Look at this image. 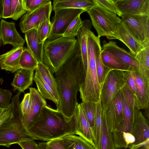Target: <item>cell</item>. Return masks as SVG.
<instances>
[{
  "mask_svg": "<svg viewBox=\"0 0 149 149\" xmlns=\"http://www.w3.org/2000/svg\"><path fill=\"white\" fill-rule=\"evenodd\" d=\"M134 81L135 96L140 110L149 108V79L138 72L130 70Z\"/></svg>",
  "mask_w": 149,
  "mask_h": 149,
  "instance_id": "12",
  "label": "cell"
},
{
  "mask_svg": "<svg viewBox=\"0 0 149 149\" xmlns=\"http://www.w3.org/2000/svg\"><path fill=\"white\" fill-rule=\"evenodd\" d=\"M86 12L99 38L105 36L109 39L121 21L116 14L96 4Z\"/></svg>",
  "mask_w": 149,
  "mask_h": 149,
  "instance_id": "5",
  "label": "cell"
},
{
  "mask_svg": "<svg viewBox=\"0 0 149 149\" xmlns=\"http://www.w3.org/2000/svg\"><path fill=\"white\" fill-rule=\"evenodd\" d=\"M148 120L141 111L132 120L131 134L135 139L134 144H138L149 139Z\"/></svg>",
  "mask_w": 149,
  "mask_h": 149,
  "instance_id": "17",
  "label": "cell"
},
{
  "mask_svg": "<svg viewBox=\"0 0 149 149\" xmlns=\"http://www.w3.org/2000/svg\"><path fill=\"white\" fill-rule=\"evenodd\" d=\"M31 101L30 111L27 115L22 116L23 124L26 130L34 122L39 115L43 108L47 105L45 100L35 88H29Z\"/></svg>",
  "mask_w": 149,
  "mask_h": 149,
  "instance_id": "14",
  "label": "cell"
},
{
  "mask_svg": "<svg viewBox=\"0 0 149 149\" xmlns=\"http://www.w3.org/2000/svg\"><path fill=\"white\" fill-rule=\"evenodd\" d=\"M77 48V40L63 36L46 40L43 46V63L55 73L72 56Z\"/></svg>",
  "mask_w": 149,
  "mask_h": 149,
  "instance_id": "4",
  "label": "cell"
},
{
  "mask_svg": "<svg viewBox=\"0 0 149 149\" xmlns=\"http://www.w3.org/2000/svg\"><path fill=\"white\" fill-rule=\"evenodd\" d=\"M92 24L89 20L83 21V24L80 28L76 36L77 42L81 53L86 73L87 66V33L91 30Z\"/></svg>",
  "mask_w": 149,
  "mask_h": 149,
  "instance_id": "20",
  "label": "cell"
},
{
  "mask_svg": "<svg viewBox=\"0 0 149 149\" xmlns=\"http://www.w3.org/2000/svg\"><path fill=\"white\" fill-rule=\"evenodd\" d=\"M102 109L100 101L96 103V111L95 120L94 137L95 149H100L102 129Z\"/></svg>",
  "mask_w": 149,
  "mask_h": 149,
  "instance_id": "30",
  "label": "cell"
},
{
  "mask_svg": "<svg viewBox=\"0 0 149 149\" xmlns=\"http://www.w3.org/2000/svg\"><path fill=\"white\" fill-rule=\"evenodd\" d=\"M48 149H65L62 138H58L46 142Z\"/></svg>",
  "mask_w": 149,
  "mask_h": 149,
  "instance_id": "44",
  "label": "cell"
},
{
  "mask_svg": "<svg viewBox=\"0 0 149 149\" xmlns=\"http://www.w3.org/2000/svg\"><path fill=\"white\" fill-rule=\"evenodd\" d=\"M36 71L38 73L44 81L51 88L54 92L59 95L55 79L53 73L49 68L43 63H38Z\"/></svg>",
  "mask_w": 149,
  "mask_h": 149,
  "instance_id": "29",
  "label": "cell"
},
{
  "mask_svg": "<svg viewBox=\"0 0 149 149\" xmlns=\"http://www.w3.org/2000/svg\"><path fill=\"white\" fill-rule=\"evenodd\" d=\"M128 149H149V139L138 144L130 145Z\"/></svg>",
  "mask_w": 149,
  "mask_h": 149,
  "instance_id": "46",
  "label": "cell"
},
{
  "mask_svg": "<svg viewBox=\"0 0 149 149\" xmlns=\"http://www.w3.org/2000/svg\"><path fill=\"white\" fill-rule=\"evenodd\" d=\"M26 12L23 0H12V13L10 18L13 19L17 20Z\"/></svg>",
  "mask_w": 149,
  "mask_h": 149,
  "instance_id": "38",
  "label": "cell"
},
{
  "mask_svg": "<svg viewBox=\"0 0 149 149\" xmlns=\"http://www.w3.org/2000/svg\"><path fill=\"white\" fill-rule=\"evenodd\" d=\"M35 140L48 142L70 134H76L74 115L69 121L56 109L46 105L32 125L26 130Z\"/></svg>",
  "mask_w": 149,
  "mask_h": 149,
  "instance_id": "2",
  "label": "cell"
},
{
  "mask_svg": "<svg viewBox=\"0 0 149 149\" xmlns=\"http://www.w3.org/2000/svg\"><path fill=\"white\" fill-rule=\"evenodd\" d=\"M100 55L104 64L111 70L130 71L129 66L108 51L102 50Z\"/></svg>",
  "mask_w": 149,
  "mask_h": 149,
  "instance_id": "28",
  "label": "cell"
},
{
  "mask_svg": "<svg viewBox=\"0 0 149 149\" xmlns=\"http://www.w3.org/2000/svg\"><path fill=\"white\" fill-rule=\"evenodd\" d=\"M27 12L33 11L50 1L49 0H23Z\"/></svg>",
  "mask_w": 149,
  "mask_h": 149,
  "instance_id": "40",
  "label": "cell"
},
{
  "mask_svg": "<svg viewBox=\"0 0 149 149\" xmlns=\"http://www.w3.org/2000/svg\"><path fill=\"white\" fill-rule=\"evenodd\" d=\"M54 12V15L51 21V30L47 39L48 40H52L63 36L70 24L85 11L80 9L65 8Z\"/></svg>",
  "mask_w": 149,
  "mask_h": 149,
  "instance_id": "7",
  "label": "cell"
},
{
  "mask_svg": "<svg viewBox=\"0 0 149 149\" xmlns=\"http://www.w3.org/2000/svg\"><path fill=\"white\" fill-rule=\"evenodd\" d=\"M118 39L123 42L129 49V53L134 56L146 45L145 46L135 37L121 19L115 32L108 39Z\"/></svg>",
  "mask_w": 149,
  "mask_h": 149,
  "instance_id": "10",
  "label": "cell"
},
{
  "mask_svg": "<svg viewBox=\"0 0 149 149\" xmlns=\"http://www.w3.org/2000/svg\"><path fill=\"white\" fill-rule=\"evenodd\" d=\"M95 4L99 6L120 17L121 14L112 0H93Z\"/></svg>",
  "mask_w": 149,
  "mask_h": 149,
  "instance_id": "39",
  "label": "cell"
},
{
  "mask_svg": "<svg viewBox=\"0 0 149 149\" xmlns=\"http://www.w3.org/2000/svg\"><path fill=\"white\" fill-rule=\"evenodd\" d=\"M121 93L123 105V120L121 124L112 132L113 135L116 137L121 136L125 134H131L132 122V113L122 91Z\"/></svg>",
  "mask_w": 149,
  "mask_h": 149,
  "instance_id": "23",
  "label": "cell"
},
{
  "mask_svg": "<svg viewBox=\"0 0 149 149\" xmlns=\"http://www.w3.org/2000/svg\"><path fill=\"white\" fill-rule=\"evenodd\" d=\"M0 36L3 45H12L14 48L23 47L25 40L17 31L15 23L2 19L0 23Z\"/></svg>",
  "mask_w": 149,
  "mask_h": 149,
  "instance_id": "16",
  "label": "cell"
},
{
  "mask_svg": "<svg viewBox=\"0 0 149 149\" xmlns=\"http://www.w3.org/2000/svg\"><path fill=\"white\" fill-rule=\"evenodd\" d=\"M24 47H13L8 52L0 55V67L1 69L12 73L20 69L19 61Z\"/></svg>",
  "mask_w": 149,
  "mask_h": 149,
  "instance_id": "18",
  "label": "cell"
},
{
  "mask_svg": "<svg viewBox=\"0 0 149 149\" xmlns=\"http://www.w3.org/2000/svg\"><path fill=\"white\" fill-rule=\"evenodd\" d=\"M12 96L10 90L0 88V109H6L9 107Z\"/></svg>",
  "mask_w": 149,
  "mask_h": 149,
  "instance_id": "41",
  "label": "cell"
},
{
  "mask_svg": "<svg viewBox=\"0 0 149 149\" xmlns=\"http://www.w3.org/2000/svg\"><path fill=\"white\" fill-rule=\"evenodd\" d=\"M24 34L27 48L33 56L38 63H43L42 55L44 43H39L37 38V29L30 30Z\"/></svg>",
  "mask_w": 149,
  "mask_h": 149,
  "instance_id": "21",
  "label": "cell"
},
{
  "mask_svg": "<svg viewBox=\"0 0 149 149\" xmlns=\"http://www.w3.org/2000/svg\"><path fill=\"white\" fill-rule=\"evenodd\" d=\"M113 1L121 17L149 14V0H116Z\"/></svg>",
  "mask_w": 149,
  "mask_h": 149,
  "instance_id": "13",
  "label": "cell"
},
{
  "mask_svg": "<svg viewBox=\"0 0 149 149\" xmlns=\"http://www.w3.org/2000/svg\"><path fill=\"white\" fill-rule=\"evenodd\" d=\"M140 68L139 72L149 79V43L135 56Z\"/></svg>",
  "mask_w": 149,
  "mask_h": 149,
  "instance_id": "31",
  "label": "cell"
},
{
  "mask_svg": "<svg viewBox=\"0 0 149 149\" xmlns=\"http://www.w3.org/2000/svg\"><path fill=\"white\" fill-rule=\"evenodd\" d=\"M62 139L65 149H95L89 142L79 136L70 134L63 136Z\"/></svg>",
  "mask_w": 149,
  "mask_h": 149,
  "instance_id": "26",
  "label": "cell"
},
{
  "mask_svg": "<svg viewBox=\"0 0 149 149\" xmlns=\"http://www.w3.org/2000/svg\"><path fill=\"white\" fill-rule=\"evenodd\" d=\"M121 90L131 112L133 120L136 117L140 111L138 108L136 98L127 83H125Z\"/></svg>",
  "mask_w": 149,
  "mask_h": 149,
  "instance_id": "32",
  "label": "cell"
},
{
  "mask_svg": "<svg viewBox=\"0 0 149 149\" xmlns=\"http://www.w3.org/2000/svg\"><path fill=\"white\" fill-rule=\"evenodd\" d=\"M18 144L22 149H39L38 144L34 140L23 141Z\"/></svg>",
  "mask_w": 149,
  "mask_h": 149,
  "instance_id": "45",
  "label": "cell"
},
{
  "mask_svg": "<svg viewBox=\"0 0 149 149\" xmlns=\"http://www.w3.org/2000/svg\"><path fill=\"white\" fill-rule=\"evenodd\" d=\"M19 107L22 116L27 115L29 113L31 107V101L29 93L25 94L22 100L20 103Z\"/></svg>",
  "mask_w": 149,
  "mask_h": 149,
  "instance_id": "42",
  "label": "cell"
},
{
  "mask_svg": "<svg viewBox=\"0 0 149 149\" xmlns=\"http://www.w3.org/2000/svg\"><path fill=\"white\" fill-rule=\"evenodd\" d=\"M108 126L112 132L122 123L123 105L121 89L115 95L104 110Z\"/></svg>",
  "mask_w": 149,
  "mask_h": 149,
  "instance_id": "11",
  "label": "cell"
},
{
  "mask_svg": "<svg viewBox=\"0 0 149 149\" xmlns=\"http://www.w3.org/2000/svg\"><path fill=\"white\" fill-rule=\"evenodd\" d=\"M102 50L97 52L95 57L96 72L99 84L101 88L107 74L111 70L106 66L102 62L100 55Z\"/></svg>",
  "mask_w": 149,
  "mask_h": 149,
  "instance_id": "35",
  "label": "cell"
},
{
  "mask_svg": "<svg viewBox=\"0 0 149 149\" xmlns=\"http://www.w3.org/2000/svg\"><path fill=\"white\" fill-rule=\"evenodd\" d=\"M95 5L93 0H54L52 9L54 11L63 9L75 8L87 12Z\"/></svg>",
  "mask_w": 149,
  "mask_h": 149,
  "instance_id": "24",
  "label": "cell"
},
{
  "mask_svg": "<svg viewBox=\"0 0 149 149\" xmlns=\"http://www.w3.org/2000/svg\"><path fill=\"white\" fill-rule=\"evenodd\" d=\"M100 149H116L112 132L108 124L104 110L102 112V129Z\"/></svg>",
  "mask_w": 149,
  "mask_h": 149,
  "instance_id": "27",
  "label": "cell"
},
{
  "mask_svg": "<svg viewBox=\"0 0 149 149\" xmlns=\"http://www.w3.org/2000/svg\"><path fill=\"white\" fill-rule=\"evenodd\" d=\"M121 17V20L138 40L145 46L149 43V14Z\"/></svg>",
  "mask_w": 149,
  "mask_h": 149,
  "instance_id": "9",
  "label": "cell"
},
{
  "mask_svg": "<svg viewBox=\"0 0 149 149\" xmlns=\"http://www.w3.org/2000/svg\"><path fill=\"white\" fill-rule=\"evenodd\" d=\"M61 104L56 109L67 121L74 114L78 104L77 93L86 75L79 47L72 57L55 73Z\"/></svg>",
  "mask_w": 149,
  "mask_h": 149,
  "instance_id": "1",
  "label": "cell"
},
{
  "mask_svg": "<svg viewBox=\"0 0 149 149\" xmlns=\"http://www.w3.org/2000/svg\"><path fill=\"white\" fill-rule=\"evenodd\" d=\"M79 104L93 134L96 103L91 102H82Z\"/></svg>",
  "mask_w": 149,
  "mask_h": 149,
  "instance_id": "34",
  "label": "cell"
},
{
  "mask_svg": "<svg viewBox=\"0 0 149 149\" xmlns=\"http://www.w3.org/2000/svg\"><path fill=\"white\" fill-rule=\"evenodd\" d=\"M12 111L11 103L7 108L4 112L0 117V126L10 116Z\"/></svg>",
  "mask_w": 149,
  "mask_h": 149,
  "instance_id": "47",
  "label": "cell"
},
{
  "mask_svg": "<svg viewBox=\"0 0 149 149\" xmlns=\"http://www.w3.org/2000/svg\"><path fill=\"white\" fill-rule=\"evenodd\" d=\"M83 24V21L81 20L80 15L78 16L69 25L63 36L71 39L75 38Z\"/></svg>",
  "mask_w": 149,
  "mask_h": 149,
  "instance_id": "37",
  "label": "cell"
},
{
  "mask_svg": "<svg viewBox=\"0 0 149 149\" xmlns=\"http://www.w3.org/2000/svg\"><path fill=\"white\" fill-rule=\"evenodd\" d=\"M102 49L110 53L130 67V70L139 72L140 68L135 56L132 55L124 48L119 47L116 42L110 41L107 42L105 40L102 42Z\"/></svg>",
  "mask_w": 149,
  "mask_h": 149,
  "instance_id": "15",
  "label": "cell"
},
{
  "mask_svg": "<svg viewBox=\"0 0 149 149\" xmlns=\"http://www.w3.org/2000/svg\"><path fill=\"white\" fill-rule=\"evenodd\" d=\"M2 44V41L1 40V37L0 36V46Z\"/></svg>",
  "mask_w": 149,
  "mask_h": 149,
  "instance_id": "52",
  "label": "cell"
},
{
  "mask_svg": "<svg viewBox=\"0 0 149 149\" xmlns=\"http://www.w3.org/2000/svg\"><path fill=\"white\" fill-rule=\"evenodd\" d=\"M12 13V0H3L2 18H10Z\"/></svg>",
  "mask_w": 149,
  "mask_h": 149,
  "instance_id": "43",
  "label": "cell"
},
{
  "mask_svg": "<svg viewBox=\"0 0 149 149\" xmlns=\"http://www.w3.org/2000/svg\"><path fill=\"white\" fill-rule=\"evenodd\" d=\"M76 123V134L81 137L95 147L93 133L86 119L79 104L74 113Z\"/></svg>",
  "mask_w": 149,
  "mask_h": 149,
  "instance_id": "19",
  "label": "cell"
},
{
  "mask_svg": "<svg viewBox=\"0 0 149 149\" xmlns=\"http://www.w3.org/2000/svg\"><path fill=\"white\" fill-rule=\"evenodd\" d=\"M126 82L125 71L111 70L101 86L100 101L102 110H105L109 102Z\"/></svg>",
  "mask_w": 149,
  "mask_h": 149,
  "instance_id": "6",
  "label": "cell"
},
{
  "mask_svg": "<svg viewBox=\"0 0 149 149\" xmlns=\"http://www.w3.org/2000/svg\"><path fill=\"white\" fill-rule=\"evenodd\" d=\"M51 1L31 11L27 12L20 19L19 26L23 33L33 29H37L43 21L50 19L52 10Z\"/></svg>",
  "mask_w": 149,
  "mask_h": 149,
  "instance_id": "8",
  "label": "cell"
},
{
  "mask_svg": "<svg viewBox=\"0 0 149 149\" xmlns=\"http://www.w3.org/2000/svg\"><path fill=\"white\" fill-rule=\"evenodd\" d=\"M51 30L50 19L42 22L37 29V38L40 43H44L49 37Z\"/></svg>",
  "mask_w": 149,
  "mask_h": 149,
  "instance_id": "36",
  "label": "cell"
},
{
  "mask_svg": "<svg viewBox=\"0 0 149 149\" xmlns=\"http://www.w3.org/2000/svg\"><path fill=\"white\" fill-rule=\"evenodd\" d=\"M38 62L36 59L28 49L24 47L20 55L19 65L20 69L34 70Z\"/></svg>",
  "mask_w": 149,
  "mask_h": 149,
  "instance_id": "33",
  "label": "cell"
},
{
  "mask_svg": "<svg viewBox=\"0 0 149 149\" xmlns=\"http://www.w3.org/2000/svg\"><path fill=\"white\" fill-rule=\"evenodd\" d=\"M145 111L144 112V115L146 117L148 118V120L149 119V108L145 109Z\"/></svg>",
  "mask_w": 149,
  "mask_h": 149,
  "instance_id": "50",
  "label": "cell"
},
{
  "mask_svg": "<svg viewBox=\"0 0 149 149\" xmlns=\"http://www.w3.org/2000/svg\"><path fill=\"white\" fill-rule=\"evenodd\" d=\"M3 0H0V19L2 17L3 8Z\"/></svg>",
  "mask_w": 149,
  "mask_h": 149,
  "instance_id": "49",
  "label": "cell"
},
{
  "mask_svg": "<svg viewBox=\"0 0 149 149\" xmlns=\"http://www.w3.org/2000/svg\"><path fill=\"white\" fill-rule=\"evenodd\" d=\"M38 146L39 149H48L46 142H38Z\"/></svg>",
  "mask_w": 149,
  "mask_h": 149,
  "instance_id": "48",
  "label": "cell"
},
{
  "mask_svg": "<svg viewBox=\"0 0 149 149\" xmlns=\"http://www.w3.org/2000/svg\"><path fill=\"white\" fill-rule=\"evenodd\" d=\"M117 149H123V148H118Z\"/></svg>",
  "mask_w": 149,
  "mask_h": 149,
  "instance_id": "53",
  "label": "cell"
},
{
  "mask_svg": "<svg viewBox=\"0 0 149 149\" xmlns=\"http://www.w3.org/2000/svg\"><path fill=\"white\" fill-rule=\"evenodd\" d=\"M19 92L12 98L10 116L0 126V146L9 148L12 144L34 139L29 134L22 120Z\"/></svg>",
  "mask_w": 149,
  "mask_h": 149,
  "instance_id": "3",
  "label": "cell"
},
{
  "mask_svg": "<svg viewBox=\"0 0 149 149\" xmlns=\"http://www.w3.org/2000/svg\"><path fill=\"white\" fill-rule=\"evenodd\" d=\"M33 70L20 69L15 75L11 83L14 91L17 90L20 92H23L29 88L33 84L34 78Z\"/></svg>",
  "mask_w": 149,
  "mask_h": 149,
  "instance_id": "22",
  "label": "cell"
},
{
  "mask_svg": "<svg viewBox=\"0 0 149 149\" xmlns=\"http://www.w3.org/2000/svg\"><path fill=\"white\" fill-rule=\"evenodd\" d=\"M33 80L37 86L38 90L41 96L45 99L53 102L56 104L57 108L61 104L59 95H57L51 88L42 78L40 75L35 72Z\"/></svg>",
  "mask_w": 149,
  "mask_h": 149,
  "instance_id": "25",
  "label": "cell"
},
{
  "mask_svg": "<svg viewBox=\"0 0 149 149\" xmlns=\"http://www.w3.org/2000/svg\"><path fill=\"white\" fill-rule=\"evenodd\" d=\"M6 109L7 108L0 109V117L3 114Z\"/></svg>",
  "mask_w": 149,
  "mask_h": 149,
  "instance_id": "51",
  "label": "cell"
}]
</instances>
